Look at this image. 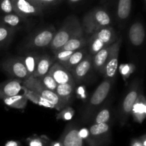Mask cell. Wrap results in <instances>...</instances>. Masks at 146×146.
Wrapping results in <instances>:
<instances>
[{
	"mask_svg": "<svg viewBox=\"0 0 146 146\" xmlns=\"http://www.w3.org/2000/svg\"><path fill=\"white\" fill-rule=\"evenodd\" d=\"M82 36H84V33L79 19L76 16L70 15L65 19L61 27L56 31L49 47L54 54L67 41Z\"/></svg>",
	"mask_w": 146,
	"mask_h": 146,
	"instance_id": "obj_1",
	"label": "cell"
},
{
	"mask_svg": "<svg viewBox=\"0 0 146 146\" xmlns=\"http://www.w3.org/2000/svg\"><path fill=\"white\" fill-rule=\"evenodd\" d=\"M113 82V80L104 78V81L98 85L84 107L82 112L83 121L85 122L91 121L96 113L101 108V106L111 91Z\"/></svg>",
	"mask_w": 146,
	"mask_h": 146,
	"instance_id": "obj_2",
	"label": "cell"
},
{
	"mask_svg": "<svg viewBox=\"0 0 146 146\" xmlns=\"http://www.w3.org/2000/svg\"><path fill=\"white\" fill-rule=\"evenodd\" d=\"M81 24L84 34L91 36L98 30L111 26V17L106 9L96 7L83 17Z\"/></svg>",
	"mask_w": 146,
	"mask_h": 146,
	"instance_id": "obj_3",
	"label": "cell"
},
{
	"mask_svg": "<svg viewBox=\"0 0 146 146\" xmlns=\"http://www.w3.org/2000/svg\"><path fill=\"white\" fill-rule=\"evenodd\" d=\"M22 85L28 89L34 91L44 99L48 101L54 107V108L58 111H61L65 107L68 106V103L60 98L55 92L47 89L41 84L38 78L29 77L25 81H22Z\"/></svg>",
	"mask_w": 146,
	"mask_h": 146,
	"instance_id": "obj_4",
	"label": "cell"
},
{
	"mask_svg": "<svg viewBox=\"0 0 146 146\" xmlns=\"http://www.w3.org/2000/svg\"><path fill=\"white\" fill-rule=\"evenodd\" d=\"M142 90V81L139 78L133 80L130 84L129 88L128 90L125 98L123 100L122 104L120 107L119 121L121 126H124L128 121V118L131 115L133 106Z\"/></svg>",
	"mask_w": 146,
	"mask_h": 146,
	"instance_id": "obj_5",
	"label": "cell"
},
{
	"mask_svg": "<svg viewBox=\"0 0 146 146\" xmlns=\"http://www.w3.org/2000/svg\"><path fill=\"white\" fill-rule=\"evenodd\" d=\"M56 29L53 26L38 30L28 38L25 47L29 49H39L50 46Z\"/></svg>",
	"mask_w": 146,
	"mask_h": 146,
	"instance_id": "obj_6",
	"label": "cell"
},
{
	"mask_svg": "<svg viewBox=\"0 0 146 146\" xmlns=\"http://www.w3.org/2000/svg\"><path fill=\"white\" fill-rule=\"evenodd\" d=\"M88 146H108L111 142V128L108 123L92 124L89 128Z\"/></svg>",
	"mask_w": 146,
	"mask_h": 146,
	"instance_id": "obj_7",
	"label": "cell"
},
{
	"mask_svg": "<svg viewBox=\"0 0 146 146\" xmlns=\"http://www.w3.org/2000/svg\"><path fill=\"white\" fill-rule=\"evenodd\" d=\"M1 68L14 79L24 81L29 78V74L25 66L20 57H9L1 62Z\"/></svg>",
	"mask_w": 146,
	"mask_h": 146,
	"instance_id": "obj_8",
	"label": "cell"
},
{
	"mask_svg": "<svg viewBox=\"0 0 146 146\" xmlns=\"http://www.w3.org/2000/svg\"><path fill=\"white\" fill-rule=\"evenodd\" d=\"M15 14L27 19L29 17L42 14L44 9L38 7L30 0H11Z\"/></svg>",
	"mask_w": 146,
	"mask_h": 146,
	"instance_id": "obj_9",
	"label": "cell"
},
{
	"mask_svg": "<svg viewBox=\"0 0 146 146\" xmlns=\"http://www.w3.org/2000/svg\"><path fill=\"white\" fill-rule=\"evenodd\" d=\"M58 141L64 146H86L79 134V128L74 123L69 124L65 128Z\"/></svg>",
	"mask_w": 146,
	"mask_h": 146,
	"instance_id": "obj_10",
	"label": "cell"
},
{
	"mask_svg": "<svg viewBox=\"0 0 146 146\" xmlns=\"http://www.w3.org/2000/svg\"><path fill=\"white\" fill-rule=\"evenodd\" d=\"M122 44V38L118 37L116 41V46L111 54V57L108 59V62L106 64L104 69L101 75L104 76V78L114 80L117 73L118 66V58H119L120 48Z\"/></svg>",
	"mask_w": 146,
	"mask_h": 146,
	"instance_id": "obj_11",
	"label": "cell"
},
{
	"mask_svg": "<svg viewBox=\"0 0 146 146\" xmlns=\"http://www.w3.org/2000/svg\"><path fill=\"white\" fill-rule=\"evenodd\" d=\"M92 68V56L88 54L71 71V74L76 84L84 82Z\"/></svg>",
	"mask_w": 146,
	"mask_h": 146,
	"instance_id": "obj_12",
	"label": "cell"
},
{
	"mask_svg": "<svg viewBox=\"0 0 146 146\" xmlns=\"http://www.w3.org/2000/svg\"><path fill=\"white\" fill-rule=\"evenodd\" d=\"M116 46V41L114 42L111 45L103 48L97 54L92 56V66L93 68L98 72L99 74H102L103 71L104 69L106 64L108 62V59L111 57L114 48Z\"/></svg>",
	"mask_w": 146,
	"mask_h": 146,
	"instance_id": "obj_13",
	"label": "cell"
},
{
	"mask_svg": "<svg viewBox=\"0 0 146 146\" xmlns=\"http://www.w3.org/2000/svg\"><path fill=\"white\" fill-rule=\"evenodd\" d=\"M23 91L22 81L17 79L7 80L0 83V99L14 96Z\"/></svg>",
	"mask_w": 146,
	"mask_h": 146,
	"instance_id": "obj_14",
	"label": "cell"
},
{
	"mask_svg": "<svg viewBox=\"0 0 146 146\" xmlns=\"http://www.w3.org/2000/svg\"><path fill=\"white\" fill-rule=\"evenodd\" d=\"M48 74L54 78L58 85L75 83L71 73L57 62L53 64Z\"/></svg>",
	"mask_w": 146,
	"mask_h": 146,
	"instance_id": "obj_15",
	"label": "cell"
},
{
	"mask_svg": "<svg viewBox=\"0 0 146 146\" xmlns=\"http://www.w3.org/2000/svg\"><path fill=\"white\" fill-rule=\"evenodd\" d=\"M145 30L141 21H137L133 23L128 30V39L133 46H141L144 42Z\"/></svg>",
	"mask_w": 146,
	"mask_h": 146,
	"instance_id": "obj_16",
	"label": "cell"
},
{
	"mask_svg": "<svg viewBox=\"0 0 146 146\" xmlns=\"http://www.w3.org/2000/svg\"><path fill=\"white\" fill-rule=\"evenodd\" d=\"M131 115H132L134 121L138 123H142L146 117V99L143 93V88L140 92L132 110Z\"/></svg>",
	"mask_w": 146,
	"mask_h": 146,
	"instance_id": "obj_17",
	"label": "cell"
},
{
	"mask_svg": "<svg viewBox=\"0 0 146 146\" xmlns=\"http://www.w3.org/2000/svg\"><path fill=\"white\" fill-rule=\"evenodd\" d=\"M132 9V0H118L116 5V19L118 22L123 25L131 16Z\"/></svg>",
	"mask_w": 146,
	"mask_h": 146,
	"instance_id": "obj_18",
	"label": "cell"
},
{
	"mask_svg": "<svg viewBox=\"0 0 146 146\" xmlns=\"http://www.w3.org/2000/svg\"><path fill=\"white\" fill-rule=\"evenodd\" d=\"M91 35H94L98 38L101 42L105 44L106 46H108L113 44L117 41L118 38L114 29L111 26L101 29Z\"/></svg>",
	"mask_w": 146,
	"mask_h": 146,
	"instance_id": "obj_19",
	"label": "cell"
},
{
	"mask_svg": "<svg viewBox=\"0 0 146 146\" xmlns=\"http://www.w3.org/2000/svg\"><path fill=\"white\" fill-rule=\"evenodd\" d=\"M54 63H55V60L54 58H51L50 56L46 55V54L40 55L35 72L33 76L31 77L38 78L47 74Z\"/></svg>",
	"mask_w": 146,
	"mask_h": 146,
	"instance_id": "obj_20",
	"label": "cell"
},
{
	"mask_svg": "<svg viewBox=\"0 0 146 146\" xmlns=\"http://www.w3.org/2000/svg\"><path fill=\"white\" fill-rule=\"evenodd\" d=\"M0 23L17 29L27 23V19L23 18L17 14H4L0 17Z\"/></svg>",
	"mask_w": 146,
	"mask_h": 146,
	"instance_id": "obj_21",
	"label": "cell"
},
{
	"mask_svg": "<svg viewBox=\"0 0 146 146\" xmlns=\"http://www.w3.org/2000/svg\"><path fill=\"white\" fill-rule=\"evenodd\" d=\"M23 64L25 66L27 71L28 72L29 76L31 77L35 72L40 55L36 52H30L25 54L22 56H19Z\"/></svg>",
	"mask_w": 146,
	"mask_h": 146,
	"instance_id": "obj_22",
	"label": "cell"
},
{
	"mask_svg": "<svg viewBox=\"0 0 146 146\" xmlns=\"http://www.w3.org/2000/svg\"><path fill=\"white\" fill-rule=\"evenodd\" d=\"M88 42V38L85 37L84 36H78L76 38H72L67 41L60 49L58 51H76L78 50L85 48L87 46ZM56 53V52H55Z\"/></svg>",
	"mask_w": 146,
	"mask_h": 146,
	"instance_id": "obj_23",
	"label": "cell"
},
{
	"mask_svg": "<svg viewBox=\"0 0 146 146\" xmlns=\"http://www.w3.org/2000/svg\"><path fill=\"white\" fill-rule=\"evenodd\" d=\"M76 83H71V84H59L57 86L56 90L55 93L56 95L59 97L63 101H66L70 104L71 98H72L73 94H74V89H75Z\"/></svg>",
	"mask_w": 146,
	"mask_h": 146,
	"instance_id": "obj_24",
	"label": "cell"
},
{
	"mask_svg": "<svg viewBox=\"0 0 146 146\" xmlns=\"http://www.w3.org/2000/svg\"><path fill=\"white\" fill-rule=\"evenodd\" d=\"M88 54V51H87V48H83L81 49L78 50V51H75L72 55L71 56V57L69 58V59L67 61V62L66 63L65 65L64 66V68L68 70L70 73H71V71L74 70V68Z\"/></svg>",
	"mask_w": 146,
	"mask_h": 146,
	"instance_id": "obj_25",
	"label": "cell"
},
{
	"mask_svg": "<svg viewBox=\"0 0 146 146\" xmlns=\"http://www.w3.org/2000/svg\"><path fill=\"white\" fill-rule=\"evenodd\" d=\"M23 92H24L23 95H24V96L27 98L28 101L29 100V101H32L33 103L37 104V105L41 106L46 107V108H54V107L48 101L44 99V98H42L41 96H39L34 91H32L27 88L24 86H23Z\"/></svg>",
	"mask_w": 146,
	"mask_h": 146,
	"instance_id": "obj_26",
	"label": "cell"
},
{
	"mask_svg": "<svg viewBox=\"0 0 146 146\" xmlns=\"http://www.w3.org/2000/svg\"><path fill=\"white\" fill-rule=\"evenodd\" d=\"M111 119V108L107 106L101 107L92 118L93 124L108 123Z\"/></svg>",
	"mask_w": 146,
	"mask_h": 146,
	"instance_id": "obj_27",
	"label": "cell"
},
{
	"mask_svg": "<svg viewBox=\"0 0 146 146\" xmlns=\"http://www.w3.org/2000/svg\"><path fill=\"white\" fill-rule=\"evenodd\" d=\"M3 101L8 106L13 108H17V109H24L28 104V100L23 94L22 95L18 94L14 96L6 98L3 100Z\"/></svg>",
	"mask_w": 146,
	"mask_h": 146,
	"instance_id": "obj_28",
	"label": "cell"
},
{
	"mask_svg": "<svg viewBox=\"0 0 146 146\" xmlns=\"http://www.w3.org/2000/svg\"><path fill=\"white\" fill-rule=\"evenodd\" d=\"M16 32L15 29L11 28L0 23V47L7 46L12 40Z\"/></svg>",
	"mask_w": 146,
	"mask_h": 146,
	"instance_id": "obj_29",
	"label": "cell"
},
{
	"mask_svg": "<svg viewBox=\"0 0 146 146\" xmlns=\"http://www.w3.org/2000/svg\"><path fill=\"white\" fill-rule=\"evenodd\" d=\"M28 146H50L51 141L45 136L33 135L26 140Z\"/></svg>",
	"mask_w": 146,
	"mask_h": 146,
	"instance_id": "obj_30",
	"label": "cell"
},
{
	"mask_svg": "<svg viewBox=\"0 0 146 146\" xmlns=\"http://www.w3.org/2000/svg\"><path fill=\"white\" fill-rule=\"evenodd\" d=\"M39 81H41V84L47 88V89L50 90V91L55 92L56 90L57 86L58 84H56L54 78L48 74H46V75L43 76L38 78Z\"/></svg>",
	"mask_w": 146,
	"mask_h": 146,
	"instance_id": "obj_31",
	"label": "cell"
},
{
	"mask_svg": "<svg viewBox=\"0 0 146 146\" xmlns=\"http://www.w3.org/2000/svg\"><path fill=\"white\" fill-rule=\"evenodd\" d=\"M75 51H56L54 53V60L55 62L58 63L61 65L64 66L66 63L67 62L71 56L72 55Z\"/></svg>",
	"mask_w": 146,
	"mask_h": 146,
	"instance_id": "obj_32",
	"label": "cell"
},
{
	"mask_svg": "<svg viewBox=\"0 0 146 146\" xmlns=\"http://www.w3.org/2000/svg\"><path fill=\"white\" fill-rule=\"evenodd\" d=\"M135 70V66L133 64H123L119 66V71L124 81H127Z\"/></svg>",
	"mask_w": 146,
	"mask_h": 146,
	"instance_id": "obj_33",
	"label": "cell"
},
{
	"mask_svg": "<svg viewBox=\"0 0 146 146\" xmlns=\"http://www.w3.org/2000/svg\"><path fill=\"white\" fill-rule=\"evenodd\" d=\"M74 114H75V111H74V108L67 106L64 109L60 111V112L57 114L56 118L57 120L69 121V120L72 119Z\"/></svg>",
	"mask_w": 146,
	"mask_h": 146,
	"instance_id": "obj_34",
	"label": "cell"
},
{
	"mask_svg": "<svg viewBox=\"0 0 146 146\" xmlns=\"http://www.w3.org/2000/svg\"><path fill=\"white\" fill-rule=\"evenodd\" d=\"M0 10L4 14H15L11 0H0Z\"/></svg>",
	"mask_w": 146,
	"mask_h": 146,
	"instance_id": "obj_35",
	"label": "cell"
},
{
	"mask_svg": "<svg viewBox=\"0 0 146 146\" xmlns=\"http://www.w3.org/2000/svg\"><path fill=\"white\" fill-rule=\"evenodd\" d=\"M30 1H32L38 7H41V8L44 9L45 7L56 5L61 2L62 0H30Z\"/></svg>",
	"mask_w": 146,
	"mask_h": 146,
	"instance_id": "obj_36",
	"label": "cell"
},
{
	"mask_svg": "<svg viewBox=\"0 0 146 146\" xmlns=\"http://www.w3.org/2000/svg\"><path fill=\"white\" fill-rule=\"evenodd\" d=\"M4 146H21V143L17 141H9Z\"/></svg>",
	"mask_w": 146,
	"mask_h": 146,
	"instance_id": "obj_37",
	"label": "cell"
},
{
	"mask_svg": "<svg viewBox=\"0 0 146 146\" xmlns=\"http://www.w3.org/2000/svg\"><path fill=\"white\" fill-rule=\"evenodd\" d=\"M131 146H143L141 140L138 138H133L131 142Z\"/></svg>",
	"mask_w": 146,
	"mask_h": 146,
	"instance_id": "obj_38",
	"label": "cell"
},
{
	"mask_svg": "<svg viewBox=\"0 0 146 146\" xmlns=\"http://www.w3.org/2000/svg\"><path fill=\"white\" fill-rule=\"evenodd\" d=\"M50 146H64V145L58 140V141H51V143H50Z\"/></svg>",
	"mask_w": 146,
	"mask_h": 146,
	"instance_id": "obj_39",
	"label": "cell"
},
{
	"mask_svg": "<svg viewBox=\"0 0 146 146\" xmlns=\"http://www.w3.org/2000/svg\"><path fill=\"white\" fill-rule=\"evenodd\" d=\"M139 139L141 140L143 145L146 146V135L145 134H143V135H141V136L139 138Z\"/></svg>",
	"mask_w": 146,
	"mask_h": 146,
	"instance_id": "obj_40",
	"label": "cell"
},
{
	"mask_svg": "<svg viewBox=\"0 0 146 146\" xmlns=\"http://www.w3.org/2000/svg\"><path fill=\"white\" fill-rule=\"evenodd\" d=\"M68 2H70L71 4H75V3L79 2V1H82V0H68Z\"/></svg>",
	"mask_w": 146,
	"mask_h": 146,
	"instance_id": "obj_41",
	"label": "cell"
},
{
	"mask_svg": "<svg viewBox=\"0 0 146 146\" xmlns=\"http://www.w3.org/2000/svg\"><path fill=\"white\" fill-rule=\"evenodd\" d=\"M108 1H109V0H100V1H101V4H106Z\"/></svg>",
	"mask_w": 146,
	"mask_h": 146,
	"instance_id": "obj_42",
	"label": "cell"
},
{
	"mask_svg": "<svg viewBox=\"0 0 146 146\" xmlns=\"http://www.w3.org/2000/svg\"><path fill=\"white\" fill-rule=\"evenodd\" d=\"M143 1H144V4H145V3H146V0H143Z\"/></svg>",
	"mask_w": 146,
	"mask_h": 146,
	"instance_id": "obj_43",
	"label": "cell"
}]
</instances>
